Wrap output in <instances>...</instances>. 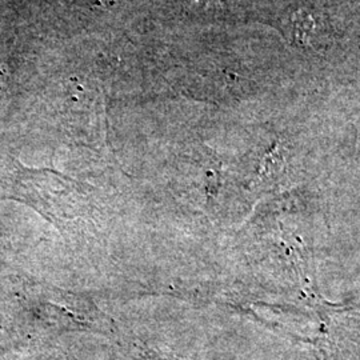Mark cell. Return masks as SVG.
Wrapping results in <instances>:
<instances>
[{
	"mask_svg": "<svg viewBox=\"0 0 360 360\" xmlns=\"http://www.w3.org/2000/svg\"><path fill=\"white\" fill-rule=\"evenodd\" d=\"M284 34L297 46L312 47L327 37V27L321 13L311 8H296L283 20Z\"/></svg>",
	"mask_w": 360,
	"mask_h": 360,
	"instance_id": "1",
	"label": "cell"
}]
</instances>
